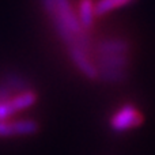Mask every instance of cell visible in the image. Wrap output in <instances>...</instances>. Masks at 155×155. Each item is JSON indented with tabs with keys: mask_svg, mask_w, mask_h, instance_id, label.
I'll return each mask as SVG.
<instances>
[{
	"mask_svg": "<svg viewBox=\"0 0 155 155\" xmlns=\"http://www.w3.org/2000/svg\"><path fill=\"white\" fill-rule=\"evenodd\" d=\"M134 0H97L95 2V15L102 16L112 12L114 10H118L121 7L131 4Z\"/></svg>",
	"mask_w": 155,
	"mask_h": 155,
	"instance_id": "cell-8",
	"label": "cell"
},
{
	"mask_svg": "<svg viewBox=\"0 0 155 155\" xmlns=\"http://www.w3.org/2000/svg\"><path fill=\"white\" fill-rule=\"evenodd\" d=\"M129 45L125 40L121 38H110L104 40L97 45L95 54H113V53H128Z\"/></svg>",
	"mask_w": 155,
	"mask_h": 155,
	"instance_id": "cell-6",
	"label": "cell"
},
{
	"mask_svg": "<svg viewBox=\"0 0 155 155\" xmlns=\"http://www.w3.org/2000/svg\"><path fill=\"white\" fill-rule=\"evenodd\" d=\"M68 53H70L71 60L76 68L88 79H98V70H97L95 63L90 59V53L83 49L78 48V46H70L68 48Z\"/></svg>",
	"mask_w": 155,
	"mask_h": 155,
	"instance_id": "cell-4",
	"label": "cell"
},
{
	"mask_svg": "<svg viewBox=\"0 0 155 155\" xmlns=\"http://www.w3.org/2000/svg\"><path fill=\"white\" fill-rule=\"evenodd\" d=\"M143 123V116L134 105L127 104L121 106L110 118V127L116 132H124L136 128Z\"/></svg>",
	"mask_w": 155,
	"mask_h": 155,
	"instance_id": "cell-1",
	"label": "cell"
},
{
	"mask_svg": "<svg viewBox=\"0 0 155 155\" xmlns=\"http://www.w3.org/2000/svg\"><path fill=\"white\" fill-rule=\"evenodd\" d=\"M38 131V124L34 120L0 121V137H8L14 135H33Z\"/></svg>",
	"mask_w": 155,
	"mask_h": 155,
	"instance_id": "cell-5",
	"label": "cell"
},
{
	"mask_svg": "<svg viewBox=\"0 0 155 155\" xmlns=\"http://www.w3.org/2000/svg\"><path fill=\"white\" fill-rule=\"evenodd\" d=\"M95 16V3L93 0H80L79 8H78V18H79L80 26L88 31L93 27Z\"/></svg>",
	"mask_w": 155,
	"mask_h": 155,
	"instance_id": "cell-7",
	"label": "cell"
},
{
	"mask_svg": "<svg viewBox=\"0 0 155 155\" xmlns=\"http://www.w3.org/2000/svg\"><path fill=\"white\" fill-rule=\"evenodd\" d=\"M41 4H42V8L45 10V12L52 14L54 10H56V0H40Z\"/></svg>",
	"mask_w": 155,
	"mask_h": 155,
	"instance_id": "cell-9",
	"label": "cell"
},
{
	"mask_svg": "<svg viewBox=\"0 0 155 155\" xmlns=\"http://www.w3.org/2000/svg\"><path fill=\"white\" fill-rule=\"evenodd\" d=\"M35 101H37V94H35V91L33 88L12 97L10 101L0 105V121L7 120L15 113L33 106L35 104Z\"/></svg>",
	"mask_w": 155,
	"mask_h": 155,
	"instance_id": "cell-2",
	"label": "cell"
},
{
	"mask_svg": "<svg viewBox=\"0 0 155 155\" xmlns=\"http://www.w3.org/2000/svg\"><path fill=\"white\" fill-rule=\"evenodd\" d=\"M30 88H31L30 82L23 75L7 74L0 82V105Z\"/></svg>",
	"mask_w": 155,
	"mask_h": 155,
	"instance_id": "cell-3",
	"label": "cell"
}]
</instances>
